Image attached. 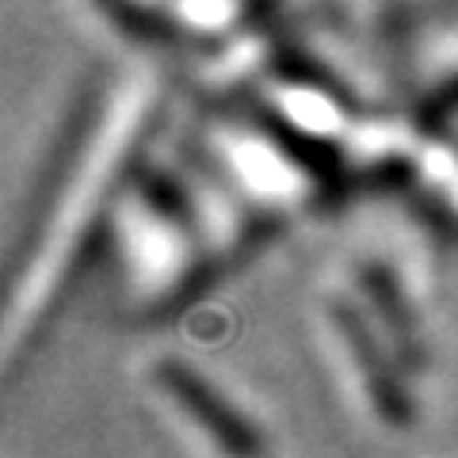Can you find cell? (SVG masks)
I'll use <instances>...</instances> for the list:
<instances>
[{
    "instance_id": "5",
    "label": "cell",
    "mask_w": 458,
    "mask_h": 458,
    "mask_svg": "<svg viewBox=\"0 0 458 458\" xmlns=\"http://www.w3.org/2000/svg\"><path fill=\"white\" fill-rule=\"evenodd\" d=\"M134 382L191 458H267V439L245 409H237L183 355L149 348L138 355Z\"/></svg>"
},
{
    "instance_id": "2",
    "label": "cell",
    "mask_w": 458,
    "mask_h": 458,
    "mask_svg": "<svg viewBox=\"0 0 458 458\" xmlns=\"http://www.w3.org/2000/svg\"><path fill=\"white\" fill-rule=\"evenodd\" d=\"M256 237V222L210 176L195 149L188 157H153L149 149L104 237L114 302L138 318L188 302Z\"/></svg>"
},
{
    "instance_id": "1",
    "label": "cell",
    "mask_w": 458,
    "mask_h": 458,
    "mask_svg": "<svg viewBox=\"0 0 458 458\" xmlns=\"http://www.w3.org/2000/svg\"><path fill=\"white\" fill-rule=\"evenodd\" d=\"M165 104L168 69L157 62V54H134V62L119 69L99 92V104L81 126L77 146L65 157L57 188L47 199L27 256L12 279L0 348L8 375L42 340L89 256L107 237L126 183L153 149Z\"/></svg>"
},
{
    "instance_id": "4",
    "label": "cell",
    "mask_w": 458,
    "mask_h": 458,
    "mask_svg": "<svg viewBox=\"0 0 458 458\" xmlns=\"http://www.w3.org/2000/svg\"><path fill=\"white\" fill-rule=\"evenodd\" d=\"M306 318L344 409L370 432H405L412 424V378L355 306L321 279L310 294Z\"/></svg>"
},
{
    "instance_id": "3",
    "label": "cell",
    "mask_w": 458,
    "mask_h": 458,
    "mask_svg": "<svg viewBox=\"0 0 458 458\" xmlns=\"http://www.w3.org/2000/svg\"><path fill=\"white\" fill-rule=\"evenodd\" d=\"M195 157L260 233L283 222L313 218L352 191L340 165L313 153L252 107L214 111L195 134Z\"/></svg>"
}]
</instances>
